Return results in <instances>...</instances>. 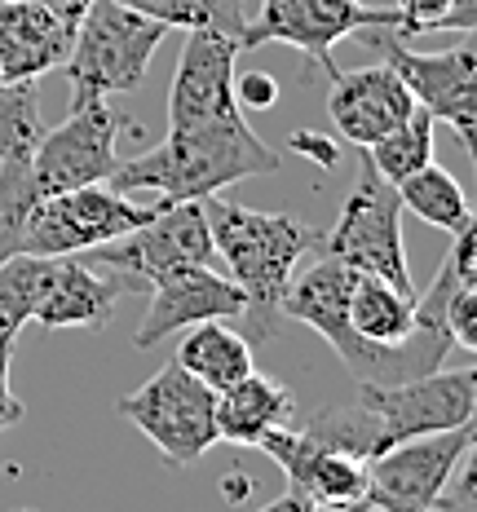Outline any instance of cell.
<instances>
[{
    "mask_svg": "<svg viewBox=\"0 0 477 512\" xmlns=\"http://www.w3.org/2000/svg\"><path fill=\"white\" fill-rule=\"evenodd\" d=\"M279 164L283 155L252 133L243 111H226L168 128L155 151L120 159L106 186L129 199L155 195V204H182V199H208L235 181L279 173Z\"/></svg>",
    "mask_w": 477,
    "mask_h": 512,
    "instance_id": "cell-1",
    "label": "cell"
},
{
    "mask_svg": "<svg viewBox=\"0 0 477 512\" xmlns=\"http://www.w3.org/2000/svg\"><path fill=\"white\" fill-rule=\"evenodd\" d=\"M199 204L208 217L212 256L230 265V279L243 292L239 318H248V332L257 340H270L283 318V292L296 279L301 256L318 248V230L296 217H283V212L226 204L217 195L199 199Z\"/></svg>",
    "mask_w": 477,
    "mask_h": 512,
    "instance_id": "cell-2",
    "label": "cell"
},
{
    "mask_svg": "<svg viewBox=\"0 0 477 512\" xmlns=\"http://www.w3.org/2000/svg\"><path fill=\"white\" fill-rule=\"evenodd\" d=\"M164 36V23L137 14L120 0H89L71 36V53L62 62L71 80V111L142 89L146 67L164 45Z\"/></svg>",
    "mask_w": 477,
    "mask_h": 512,
    "instance_id": "cell-3",
    "label": "cell"
},
{
    "mask_svg": "<svg viewBox=\"0 0 477 512\" xmlns=\"http://www.w3.org/2000/svg\"><path fill=\"white\" fill-rule=\"evenodd\" d=\"M314 252L332 256V261H341L358 274H371V279L398 287V292H407V296H416L407 243H402L398 186H389V181L371 168L367 155H363V164H358V177L341 204V217H336V226H327L318 234Z\"/></svg>",
    "mask_w": 477,
    "mask_h": 512,
    "instance_id": "cell-4",
    "label": "cell"
},
{
    "mask_svg": "<svg viewBox=\"0 0 477 512\" xmlns=\"http://www.w3.org/2000/svg\"><path fill=\"white\" fill-rule=\"evenodd\" d=\"M473 460V424L424 433L367 460V512H447V490Z\"/></svg>",
    "mask_w": 477,
    "mask_h": 512,
    "instance_id": "cell-5",
    "label": "cell"
},
{
    "mask_svg": "<svg viewBox=\"0 0 477 512\" xmlns=\"http://www.w3.org/2000/svg\"><path fill=\"white\" fill-rule=\"evenodd\" d=\"M115 411L137 424L173 468H190L217 446V393L177 362L159 367L142 389L124 393Z\"/></svg>",
    "mask_w": 477,
    "mask_h": 512,
    "instance_id": "cell-6",
    "label": "cell"
},
{
    "mask_svg": "<svg viewBox=\"0 0 477 512\" xmlns=\"http://www.w3.org/2000/svg\"><path fill=\"white\" fill-rule=\"evenodd\" d=\"M398 9H380L367 0H261L257 14H248V23L239 31V49H265V45H288L301 49L305 58H314L318 67L332 76L336 58L332 49L345 36L371 27H398Z\"/></svg>",
    "mask_w": 477,
    "mask_h": 512,
    "instance_id": "cell-7",
    "label": "cell"
},
{
    "mask_svg": "<svg viewBox=\"0 0 477 512\" xmlns=\"http://www.w3.org/2000/svg\"><path fill=\"white\" fill-rule=\"evenodd\" d=\"M159 212V204H137V199L111 190L106 181L80 190H62V195L36 199L27 217L23 252L31 256H80L102 243L120 239L137 226H146Z\"/></svg>",
    "mask_w": 477,
    "mask_h": 512,
    "instance_id": "cell-8",
    "label": "cell"
},
{
    "mask_svg": "<svg viewBox=\"0 0 477 512\" xmlns=\"http://www.w3.org/2000/svg\"><path fill=\"white\" fill-rule=\"evenodd\" d=\"M93 265L120 274L124 287H151L164 274L190 270V265H212V234L199 199L182 204H159V212L146 226H137L120 239L102 243V248L84 252Z\"/></svg>",
    "mask_w": 477,
    "mask_h": 512,
    "instance_id": "cell-9",
    "label": "cell"
},
{
    "mask_svg": "<svg viewBox=\"0 0 477 512\" xmlns=\"http://www.w3.org/2000/svg\"><path fill=\"white\" fill-rule=\"evenodd\" d=\"M363 36L385 49V67L407 84L411 102L424 106L433 120L451 124L455 137H460V146L473 155V120H477V102H473L477 45H473V31L460 36L451 49H442V53L407 49V40H402L394 27H371V31H363Z\"/></svg>",
    "mask_w": 477,
    "mask_h": 512,
    "instance_id": "cell-10",
    "label": "cell"
},
{
    "mask_svg": "<svg viewBox=\"0 0 477 512\" xmlns=\"http://www.w3.org/2000/svg\"><path fill=\"white\" fill-rule=\"evenodd\" d=\"M120 133L124 115L111 106V98L76 106L58 128H45L40 146L27 159L36 199L111 181V173L120 168Z\"/></svg>",
    "mask_w": 477,
    "mask_h": 512,
    "instance_id": "cell-11",
    "label": "cell"
},
{
    "mask_svg": "<svg viewBox=\"0 0 477 512\" xmlns=\"http://www.w3.org/2000/svg\"><path fill=\"white\" fill-rule=\"evenodd\" d=\"M363 407L376 415L380 442L398 446L407 437H424V433H447L460 424H473L477 411V371L460 367V371H429V376L402 380V384H358L354 393Z\"/></svg>",
    "mask_w": 477,
    "mask_h": 512,
    "instance_id": "cell-12",
    "label": "cell"
},
{
    "mask_svg": "<svg viewBox=\"0 0 477 512\" xmlns=\"http://www.w3.org/2000/svg\"><path fill=\"white\" fill-rule=\"evenodd\" d=\"M288 473V490L318 512H367V464L354 455L327 451L301 429H274L257 442Z\"/></svg>",
    "mask_w": 477,
    "mask_h": 512,
    "instance_id": "cell-13",
    "label": "cell"
},
{
    "mask_svg": "<svg viewBox=\"0 0 477 512\" xmlns=\"http://www.w3.org/2000/svg\"><path fill=\"white\" fill-rule=\"evenodd\" d=\"M151 305H146L142 323L133 332L137 349H155L159 340L173 332H186L208 318H239L243 314V292L235 287L230 274H217L212 265H190V270L164 274L151 287Z\"/></svg>",
    "mask_w": 477,
    "mask_h": 512,
    "instance_id": "cell-14",
    "label": "cell"
},
{
    "mask_svg": "<svg viewBox=\"0 0 477 512\" xmlns=\"http://www.w3.org/2000/svg\"><path fill=\"white\" fill-rule=\"evenodd\" d=\"M239 40L226 31H186L182 58H177L173 84H168V128L190 120L239 111L235 102V58Z\"/></svg>",
    "mask_w": 477,
    "mask_h": 512,
    "instance_id": "cell-15",
    "label": "cell"
},
{
    "mask_svg": "<svg viewBox=\"0 0 477 512\" xmlns=\"http://www.w3.org/2000/svg\"><path fill=\"white\" fill-rule=\"evenodd\" d=\"M327 80H332V89H327V115L336 124V137L358 146V151H367L371 142H380L389 128H398L416 111L407 84L385 62L380 67H358V71L336 67Z\"/></svg>",
    "mask_w": 477,
    "mask_h": 512,
    "instance_id": "cell-16",
    "label": "cell"
},
{
    "mask_svg": "<svg viewBox=\"0 0 477 512\" xmlns=\"http://www.w3.org/2000/svg\"><path fill=\"white\" fill-rule=\"evenodd\" d=\"M71 36L76 23L36 0H0V84L49 76L67 62Z\"/></svg>",
    "mask_w": 477,
    "mask_h": 512,
    "instance_id": "cell-17",
    "label": "cell"
},
{
    "mask_svg": "<svg viewBox=\"0 0 477 512\" xmlns=\"http://www.w3.org/2000/svg\"><path fill=\"white\" fill-rule=\"evenodd\" d=\"M129 292L120 274L93 265L89 256H53L45 296L36 305V318L45 332H67V327H102L111 318L115 301Z\"/></svg>",
    "mask_w": 477,
    "mask_h": 512,
    "instance_id": "cell-18",
    "label": "cell"
},
{
    "mask_svg": "<svg viewBox=\"0 0 477 512\" xmlns=\"http://www.w3.org/2000/svg\"><path fill=\"white\" fill-rule=\"evenodd\" d=\"M296 420V393L283 380L248 371L239 384L217 393V442L257 446L265 433Z\"/></svg>",
    "mask_w": 477,
    "mask_h": 512,
    "instance_id": "cell-19",
    "label": "cell"
},
{
    "mask_svg": "<svg viewBox=\"0 0 477 512\" xmlns=\"http://www.w3.org/2000/svg\"><path fill=\"white\" fill-rule=\"evenodd\" d=\"M173 362L186 367L199 384H208L212 393L230 389V384H239L248 371H257V362H252V340L235 332L230 318H208V323L186 327Z\"/></svg>",
    "mask_w": 477,
    "mask_h": 512,
    "instance_id": "cell-20",
    "label": "cell"
},
{
    "mask_svg": "<svg viewBox=\"0 0 477 512\" xmlns=\"http://www.w3.org/2000/svg\"><path fill=\"white\" fill-rule=\"evenodd\" d=\"M349 332L367 340V345H385V349L402 345L416 332V296L371 279V274H354V287H349Z\"/></svg>",
    "mask_w": 477,
    "mask_h": 512,
    "instance_id": "cell-21",
    "label": "cell"
},
{
    "mask_svg": "<svg viewBox=\"0 0 477 512\" xmlns=\"http://www.w3.org/2000/svg\"><path fill=\"white\" fill-rule=\"evenodd\" d=\"M398 199H402V208H407V212H416L424 226H433L442 234H460L464 226H473V208H469L464 186L447 173V168H438V164L411 173L398 186Z\"/></svg>",
    "mask_w": 477,
    "mask_h": 512,
    "instance_id": "cell-22",
    "label": "cell"
},
{
    "mask_svg": "<svg viewBox=\"0 0 477 512\" xmlns=\"http://www.w3.org/2000/svg\"><path fill=\"white\" fill-rule=\"evenodd\" d=\"M301 433L314 437V442L327 446V451L354 455V460H363V464L385 451L380 429H376V415H371L358 398H345V402H332V407L314 411L310 420L301 424Z\"/></svg>",
    "mask_w": 477,
    "mask_h": 512,
    "instance_id": "cell-23",
    "label": "cell"
},
{
    "mask_svg": "<svg viewBox=\"0 0 477 512\" xmlns=\"http://www.w3.org/2000/svg\"><path fill=\"white\" fill-rule=\"evenodd\" d=\"M433 128H438V120H433L424 106H416L407 120L398 128H389L380 142H371L363 155L371 159V168H376L389 186H402L411 173L433 164Z\"/></svg>",
    "mask_w": 477,
    "mask_h": 512,
    "instance_id": "cell-24",
    "label": "cell"
},
{
    "mask_svg": "<svg viewBox=\"0 0 477 512\" xmlns=\"http://www.w3.org/2000/svg\"><path fill=\"white\" fill-rule=\"evenodd\" d=\"M53 256L18 252L0 265V345H14L18 332L36 318V305L45 296Z\"/></svg>",
    "mask_w": 477,
    "mask_h": 512,
    "instance_id": "cell-25",
    "label": "cell"
},
{
    "mask_svg": "<svg viewBox=\"0 0 477 512\" xmlns=\"http://www.w3.org/2000/svg\"><path fill=\"white\" fill-rule=\"evenodd\" d=\"M120 5L155 18L168 31H226L239 40L243 23H248V0H120Z\"/></svg>",
    "mask_w": 477,
    "mask_h": 512,
    "instance_id": "cell-26",
    "label": "cell"
},
{
    "mask_svg": "<svg viewBox=\"0 0 477 512\" xmlns=\"http://www.w3.org/2000/svg\"><path fill=\"white\" fill-rule=\"evenodd\" d=\"M40 137H45V120H40L36 80L0 84V164L31 159V151L40 146Z\"/></svg>",
    "mask_w": 477,
    "mask_h": 512,
    "instance_id": "cell-27",
    "label": "cell"
},
{
    "mask_svg": "<svg viewBox=\"0 0 477 512\" xmlns=\"http://www.w3.org/2000/svg\"><path fill=\"white\" fill-rule=\"evenodd\" d=\"M31 208H36V186H31L27 159L0 164V265L23 252Z\"/></svg>",
    "mask_w": 477,
    "mask_h": 512,
    "instance_id": "cell-28",
    "label": "cell"
},
{
    "mask_svg": "<svg viewBox=\"0 0 477 512\" xmlns=\"http://www.w3.org/2000/svg\"><path fill=\"white\" fill-rule=\"evenodd\" d=\"M402 23L394 27L402 40H416L424 31H460L469 36L477 27V5L473 0H394Z\"/></svg>",
    "mask_w": 477,
    "mask_h": 512,
    "instance_id": "cell-29",
    "label": "cell"
},
{
    "mask_svg": "<svg viewBox=\"0 0 477 512\" xmlns=\"http://www.w3.org/2000/svg\"><path fill=\"white\" fill-rule=\"evenodd\" d=\"M447 332L460 349H477V296L473 283L455 287L451 301H447Z\"/></svg>",
    "mask_w": 477,
    "mask_h": 512,
    "instance_id": "cell-30",
    "label": "cell"
},
{
    "mask_svg": "<svg viewBox=\"0 0 477 512\" xmlns=\"http://www.w3.org/2000/svg\"><path fill=\"white\" fill-rule=\"evenodd\" d=\"M235 102H239V111H270L279 102V80L265 76V71L235 76Z\"/></svg>",
    "mask_w": 477,
    "mask_h": 512,
    "instance_id": "cell-31",
    "label": "cell"
},
{
    "mask_svg": "<svg viewBox=\"0 0 477 512\" xmlns=\"http://www.w3.org/2000/svg\"><path fill=\"white\" fill-rule=\"evenodd\" d=\"M9 362H14V345H0V433L27 420V407L18 402L14 384H9Z\"/></svg>",
    "mask_w": 477,
    "mask_h": 512,
    "instance_id": "cell-32",
    "label": "cell"
},
{
    "mask_svg": "<svg viewBox=\"0 0 477 512\" xmlns=\"http://www.w3.org/2000/svg\"><path fill=\"white\" fill-rule=\"evenodd\" d=\"M288 151L305 155V159H314L318 168H336V164H341V151H336L332 137L310 133V128H301V133H292V137H288Z\"/></svg>",
    "mask_w": 477,
    "mask_h": 512,
    "instance_id": "cell-33",
    "label": "cell"
},
{
    "mask_svg": "<svg viewBox=\"0 0 477 512\" xmlns=\"http://www.w3.org/2000/svg\"><path fill=\"white\" fill-rule=\"evenodd\" d=\"M36 5L53 9V14H62L67 23H80V14H84V5H89V0H36Z\"/></svg>",
    "mask_w": 477,
    "mask_h": 512,
    "instance_id": "cell-34",
    "label": "cell"
},
{
    "mask_svg": "<svg viewBox=\"0 0 477 512\" xmlns=\"http://www.w3.org/2000/svg\"><path fill=\"white\" fill-rule=\"evenodd\" d=\"M261 512H318V508H314V504H305L301 495H292V490H288V495H279L274 504H265Z\"/></svg>",
    "mask_w": 477,
    "mask_h": 512,
    "instance_id": "cell-35",
    "label": "cell"
},
{
    "mask_svg": "<svg viewBox=\"0 0 477 512\" xmlns=\"http://www.w3.org/2000/svg\"><path fill=\"white\" fill-rule=\"evenodd\" d=\"M14 512H36V508H14Z\"/></svg>",
    "mask_w": 477,
    "mask_h": 512,
    "instance_id": "cell-36",
    "label": "cell"
}]
</instances>
